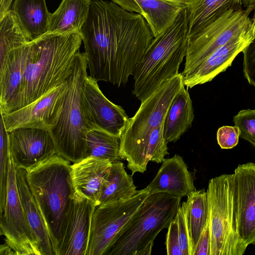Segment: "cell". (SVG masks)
I'll return each instance as SVG.
<instances>
[{
    "label": "cell",
    "instance_id": "6da1fadb",
    "mask_svg": "<svg viewBox=\"0 0 255 255\" xmlns=\"http://www.w3.org/2000/svg\"><path fill=\"white\" fill-rule=\"evenodd\" d=\"M80 34L90 76L118 87L127 83L154 37L140 14L105 0H92Z\"/></svg>",
    "mask_w": 255,
    "mask_h": 255
},
{
    "label": "cell",
    "instance_id": "7a4b0ae2",
    "mask_svg": "<svg viewBox=\"0 0 255 255\" xmlns=\"http://www.w3.org/2000/svg\"><path fill=\"white\" fill-rule=\"evenodd\" d=\"M80 32H46L28 42L27 64L16 96L3 110L9 113L36 100L67 81L81 46Z\"/></svg>",
    "mask_w": 255,
    "mask_h": 255
},
{
    "label": "cell",
    "instance_id": "3957f363",
    "mask_svg": "<svg viewBox=\"0 0 255 255\" xmlns=\"http://www.w3.org/2000/svg\"><path fill=\"white\" fill-rule=\"evenodd\" d=\"M26 180L57 255L66 230L76 191L70 162L54 154L26 171Z\"/></svg>",
    "mask_w": 255,
    "mask_h": 255
},
{
    "label": "cell",
    "instance_id": "277c9868",
    "mask_svg": "<svg viewBox=\"0 0 255 255\" xmlns=\"http://www.w3.org/2000/svg\"><path fill=\"white\" fill-rule=\"evenodd\" d=\"M188 30L187 13L184 8L171 26L153 39L132 74V94L141 102L165 80L179 74L180 65L186 56Z\"/></svg>",
    "mask_w": 255,
    "mask_h": 255
},
{
    "label": "cell",
    "instance_id": "5b68a950",
    "mask_svg": "<svg viewBox=\"0 0 255 255\" xmlns=\"http://www.w3.org/2000/svg\"><path fill=\"white\" fill-rule=\"evenodd\" d=\"M181 197L150 194L118 233L104 255H149L154 241L175 217Z\"/></svg>",
    "mask_w": 255,
    "mask_h": 255
},
{
    "label": "cell",
    "instance_id": "8992f818",
    "mask_svg": "<svg viewBox=\"0 0 255 255\" xmlns=\"http://www.w3.org/2000/svg\"><path fill=\"white\" fill-rule=\"evenodd\" d=\"M183 85L181 73L165 80L141 102L134 115L128 119L121 136L120 157L127 161V167L132 175L146 170L144 155L150 132L164 121L173 99Z\"/></svg>",
    "mask_w": 255,
    "mask_h": 255
},
{
    "label": "cell",
    "instance_id": "52a82bcc",
    "mask_svg": "<svg viewBox=\"0 0 255 255\" xmlns=\"http://www.w3.org/2000/svg\"><path fill=\"white\" fill-rule=\"evenodd\" d=\"M87 68L85 52H78L73 71L67 80L68 89L61 113L49 130L54 140L55 154L73 163L86 157V136L89 129L82 112L81 96L88 75Z\"/></svg>",
    "mask_w": 255,
    "mask_h": 255
},
{
    "label": "cell",
    "instance_id": "ba28073f",
    "mask_svg": "<svg viewBox=\"0 0 255 255\" xmlns=\"http://www.w3.org/2000/svg\"><path fill=\"white\" fill-rule=\"evenodd\" d=\"M207 194L211 237L210 255H243L247 247L238 233L234 175L211 179Z\"/></svg>",
    "mask_w": 255,
    "mask_h": 255
},
{
    "label": "cell",
    "instance_id": "9c48e42d",
    "mask_svg": "<svg viewBox=\"0 0 255 255\" xmlns=\"http://www.w3.org/2000/svg\"><path fill=\"white\" fill-rule=\"evenodd\" d=\"M253 10L250 7L231 9L188 36L181 74L190 72L214 51L247 29L254 22L249 16Z\"/></svg>",
    "mask_w": 255,
    "mask_h": 255
},
{
    "label": "cell",
    "instance_id": "30bf717a",
    "mask_svg": "<svg viewBox=\"0 0 255 255\" xmlns=\"http://www.w3.org/2000/svg\"><path fill=\"white\" fill-rule=\"evenodd\" d=\"M149 195L144 188L129 199L97 206L92 216L86 255H104L118 233Z\"/></svg>",
    "mask_w": 255,
    "mask_h": 255
},
{
    "label": "cell",
    "instance_id": "8fae6325",
    "mask_svg": "<svg viewBox=\"0 0 255 255\" xmlns=\"http://www.w3.org/2000/svg\"><path fill=\"white\" fill-rule=\"evenodd\" d=\"M0 234L16 255H41L39 244L25 216L16 182V167L11 159L7 181L4 210L0 215Z\"/></svg>",
    "mask_w": 255,
    "mask_h": 255
},
{
    "label": "cell",
    "instance_id": "7c38bea8",
    "mask_svg": "<svg viewBox=\"0 0 255 255\" xmlns=\"http://www.w3.org/2000/svg\"><path fill=\"white\" fill-rule=\"evenodd\" d=\"M81 107L89 129H101L121 136L128 119L125 111L109 100L90 75L83 83Z\"/></svg>",
    "mask_w": 255,
    "mask_h": 255
},
{
    "label": "cell",
    "instance_id": "4fadbf2b",
    "mask_svg": "<svg viewBox=\"0 0 255 255\" xmlns=\"http://www.w3.org/2000/svg\"><path fill=\"white\" fill-rule=\"evenodd\" d=\"M67 89L66 81L19 109L9 113L0 111L7 131L20 128L49 130L60 116Z\"/></svg>",
    "mask_w": 255,
    "mask_h": 255
},
{
    "label": "cell",
    "instance_id": "5bb4252c",
    "mask_svg": "<svg viewBox=\"0 0 255 255\" xmlns=\"http://www.w3.org/2000/svg\"><path fill=\"white\" fill-rule=\"evenodd\" d=\"M11 158L16 167L28 171L55 154L49 130L20 128L9 132Z\"/></svg>",
    "mask_w": 255,
    "mask_h": 255
},
{
    "label": "cell",
    "instance_id": "9a60e30c",
    "mask_svg": "<svg viewBox=\"0 0 255 255\" xmlns=\"http://www.w3.org/2000/svg\"><path fill=\"white\" fill-rule=\"evenodd\" d=\"M255 23L245 30L234 36L226 43L218 48L197 67L182 75L187 88L211 81L217 75L231 66L238 54L252 42L254 37Z\"/></svg>",
    "mask_w": 255,
    "mask_h": 255
},
{
    "label": "cell",
    "instance_id": "2e32d148",
    "mask_svg": "<svg viewBox=\"0 0 255 255\" xmlns=\"http://www.w3.org/2000/svg\"><path fill=\"white\" fill-rule=\"evenodd\" d=\"M234 175L238 233L247 247L255 245V163L238 165Z\"/></svg>",
    "mask_w": 255,
    "mask_h": 255
},
{
    "label": "cell",
    "instance_id": "e0dca14e",
    "mask_svg": "<svg viewBox=\"0 0 255 255\" xmlns=\"http://www.w3.org/2000/svg\"><path fill=\"white\" fill-rule=\"evenodd\" d=\"M96 203L76 192L73 205L57 255H86Z\"/></svg>",
    "mask_w": 255,
    "mask_h": 255
},
{
    "label": "cell",
    "instance_id": "ac0fdd59",
    "mask_svg": "<svg viewBox=\"0 0 255 255\" xmlns=\"http://www.w3.org/2000/svg\"><path fill=\"white\" fill-rule=\"evenodd\" d=\"M145 189L149 195L166 193L181 198L196 190L193 176L178 154L164 159L156 176Z\"/></svg>",
    "mask_w": 255,
    "mask_h": 255
},
{
    "label": "cell",
    "instance_id": "d6986e66",
    "mask_svg": "<svg viewBox=\"0 0 255 255\" xmlns=\"http://www.w3.org/2000/svg\"><path fill=\"white\" fill-rule=\"evenodd\" d=\"M109 160L87 156L71 165V176L76 192L93 201L98 206L102 187L110 172Z\"/></svg>",
    "mask_w": 255,
    "mask_h": 255
},
{
    "label": "cell",
    "instance_id": "ffe728a7",
    "mask_svg": "<svg viewBox=\"0 0 255 255\" xmlns=\"http://www.w3.org/2000/svg\"><path fill=\"white\" fill-rule=\"evenodd\" d=\"M125 10L140 14L149 25L154 37L171 26L180 11L186 6L165 0H111Z\"/></svg>",
    "mask_w": 255,
    "mask_h": 255
},
{
    "label": "cell",
    "instance_id": "44dd1931",
    "mask_svg": "<svg viewBox=\"0 0 255 255\" xmlns=\"http://www.w3.org/2000/svg\"><path fill=\"white\" fill-rule=\"evenodd\" d=\"M28 43L10 51L0 64V110L16 96L27 64Z\"/></svg>",
    "mask_w": 255,
    "mask_h": 255
},
{
    "label": "cell",
    "instance_id": "7402d4cb",
    "mask_svg": "<svg viewBox=\"0 0 255 255\" xmlns=\"http://www.w3.org/2000/svg\"><path fill=\"white\" fill-rule=\"evenodd\" d=\"M15 167L17 185L22 206L30 229L38 241L41 255H55L44 220L28 186L26 171Z\"/></svg>",
    "mask_w": 255,
    "mask_h": 255
},
{
    "label": "cell",
    "instance_id": "603a6c76",
    "mask_svg": "<svg viewBox=\"0 0 255 255\" xmlns=\"http://www.w3.org/2000/svg\"><path fill=\"white\" fill-rule=\"evenodd\" d=\"M184 84L175 97L166 115L164 136L168 142H176L191 127L194 118L192 102Z\"/></svg>",
    "mask_w": 255,
    "mask_h": 255
},
{
    "label": "cell",
    "instance_id": "cb8c5ba5",
    "mask_svg": "<svg viewBox=\"0 0 255 255\" xmlns=\"http://www.w3.org/2000/svg\"><path fill=\"white\" fill-rule=\"evenodd\" d=\"M93 0H62L51 13L47 32H80L87 20Z\"/></svg>",
    "mask_w": 255,
    "mask_h": 255
},
{
    "label": "cell",
    "instance_id": "d4e9b609",
    "mask_svg": "<svg viewBox=\"0 0 255 255\" xmlns=\"http://www.w3.org/2000/svg\"><path fill=\"white\" fill-rule=\"evenodd\" d=\"M11 9L31 40L47 32L51 13L45 0H14Z\"/></svg>",
    "mask_w": 255,
    "mask_h": 255
},
{
    "label": "cell",
    "instance_id": "484cf974",
    "mask_svg": "<svg viewBox=\"0 0 255 255\" xmlns=\"http://www.w3.org/2000/svg\"><path fill=\"white\" fill-rule=\"evenodd\" d=\"M243 0H194L186 7L188 37L233 8L243 7Z\"/></svg>",
    "mask_w": 255,
    "mask_h": 255
},
{
    "label": "cell",
    "instance_id": "4316f807",
    "mask_svg": "<svg viewBox=\"0 0 255 255\" xmlns=\"http://www.w3.org/2000/svg\"><path fill=\"white\" fill-rule=\"evenodd\" d=\"M136 189L132 175L128 174L124 163L115 162L102 187L98 206L129 199L138 193Z\"/></svg>",
    "mask_w": 255,
    "mask_h": 255
},
{
    "label": "cell",
    "instance_id": "83f0119b",
    "mask_svg": "<svg viewBox=\"0 0 255 255\" xmlns=\"http://www.w3.org/2000/svg\"><path fill=\"white\" fill-rule=\"evenodd\" d=\"M187 220L193 253L199 239L209 219L207 191L196 190L187 196Z\"/></svg>",
    "mask_w": 255,
    "mask_h": 255
},
{
    "label": "cell",
    "instance_id": "f1b7e54d",
    "mask_svg": "<svg viewBox=\"0 0 255 255\" xmlns=\"http://www.w3.org/2000/svg\"><path fill=\"white\" fill-rule=\"evenodd\" d=\"M86 141V157L107 159L112 163L121 159L120 136L103 130L92 129L87 131Z\"/></svg>",
    "mask_w": 255,
    "mask_h": 255
},
{
    "label": "cell",
    "instance_id": "f546056e",
    "mask_svg": "<svg viewBox=\"0 0 255 255\" xmlns=\"http://www.w3.org/2000/svg\"><path fill=\"white\" fill-rule=\"evenodd\" d=\"M30 41L15 13L11 9L0 20V64L10 51Z\"/></svg>",
    "mask_w": 255,
    "mask_h": 255
},
{
    "label": "cell",
    "instance_id": "4dcf8cb0",
    "mask_svg": "<svg viewBox=\"0 0 255 255\" xmlns=\"http://www.w3.org/2000/svg\"><path fill=\"white\" fill-rule=\"evenodd\" d=\"M0 215L5 205L7 181L11 160L9 132L6 129L2 117L0 120Z\"/></svg>",
    "mask_w": 255,
    "mask_h": 255
},
{
    "label": "cell",
    "instance_id": "1f68e13d",
    "mask_svg": "<svg viewBox=\"0 0 255 255\" xmlns=\"http://www.w3.org/2000/svg\"><path fill=\"white\" fill-rule=\"evenodd\" d=\"M233 122L240 129V137L255 146V109L240 111L234 117Z\"/></svg>",
    "mask_w": 255,
    "mask_h": 255
},
{
    "label": "cell",
    "instance_id": "d6a6232c",
    "mask_svg": "<svg viewBox=\"0 0 255 255\" xmlns=\"http://www.w3.org/2000/svg\"><path fill=\"white\" fill-rule=\"evenodd\" d=\"M187 209L186 202H183L179 206L176 214L179 245L183 255H193V250L187 224Z\"/></svg>",
    "mask_w": 255,
    "mask_h": 255
},
{
    "label": "cell",
    "instance_id": "836d02e7",
    "mask_svg": "<svg viewBox=\"0 0 255 255\" xmlns=\"http://www.w3.org/2000/svg\"><path fill=\"white\" fill-rule=\"evenodd\" d=\"M252 18L255 23L254 37L244 49L243 53V72L248 83L255 87V6Z\"/></svg>",
    "mask_w": 255,
    "mask_h": 255
},
{
    "label": "cell",
    "instance_id": "e575fe53",
    "mask_svg": "<svg viewBox=\"0 0 255 255\" xmlns=\"http://www.w3.org/2000/svg\"><path fill=\"white\" fill-rule=\"evenodd\" d=\"M240 130L237 126H225L220 128L217 132L218 144L222 149H231L239 142Z\"/></svg>",
    "mask_w": 255,
    "mask_h": 255
},
{
    "label": "cell",
    "instance_id": "d590c367",
    "mask_svg": "<svg viewBox=\"0 0 255 255\" xmlns=\"http://www.w3.org/2000/svg\"><path fill=\"white\" fill-rule=\"evenodd\" d=\"M165 244L168 255H183L179 245L178 226L176 215L168 227Z\"/></svg>",
    "mask_w": 255,
    "mask_h": 255
},
{
    "label": "cell",
    "instance_id": "8d00e7d4",
    "mask_svg": "<svg viewBox=\"0 0 255 255\" xmlns=\"http://www.w3.org/2000/svg\"><path fill=\"white\" fill-rule=\"evenodd\" d=\"M211 237L209 219L204 229L195 248L193 255H210Z\"/></svg>",
    "mask_w": 255,
    "mask_h": 255
},
{
    "label": "cell",
    "instance_id": "74e56055",
    "mask_svg": "<svg viewBox=\"0 0 255 255\" xmlns=\"http://www.w3.org/2000/svg\"><path fill=\"white\" fill-rule=\"evenodd\" d=\"M13 0H0V20L11 9Z\"/></svg>",
    "mask_w": 255,
    "mask_h": 255
},
{
    "label": "cell",
    "instance_id": "f35d334b",
    "mask_svg": "<svg viewBox=\"0 0 255 255\" xmlns=\"http://www.w3.org/2000/svg\"><path fill=\"white\" fill-rule=\"evenodd\" d=\"M0 255H15V253L10 247H9L6 244L4 243V244L1 245L0 246Z\"/></svg>",
    "mask_w": 255,
    "mask_h": 255
},
{
    "label": "cell",
    "instance_id": "ab89813d",
    "mask_svg": "<svg viewBox=\"0 0 255 255\" xmlns=\"http://www.w3.org/2000/svg\"><path fill=\"white\" fill-rule=\"evenodd\" d=\"M243 6L245 8L250 7L254 9L255 6V0H243Z\"/></svg>",
    "mask_w": 255,
    "mask_h": 255
},
{
    "label": "cell",
    "instance_id": "60d3db41",
    "mask_svg": "<svg viewBox=\"0 0 255 255\" xmlns=\"http://www.w3.org/2000/svg\"><path fill=\"white\" fill-rule=\"evenodd\" d=\"M167 1H172L176 3H181L184 5L186 7L190 3H191L194 0H165Z\"/></svg>",
    "mask_w": 255,
    "mask_h": 255
}]
</instances>
